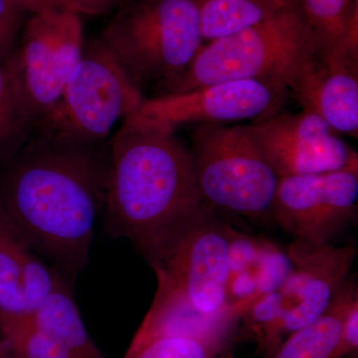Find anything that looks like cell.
Instances as JSON below:
<instances>
[{"label":"cell","mask_w":358,"mask_h":358,"mask_svg":"<svg viewBox=\"0 0 358 358\" xmlns=\"http://www.w3.org/2000/svg\"><path fill=\"white\" fill-rule=\"evenodd\" d=\"M357 294L355 281L348 280L326 312L308 326L289 334L270 358H343L341 345L343 320Z\"/></svg>","instance_id":"obj_16"},{"label":"cell","mask_w":358,"mask_h":358,"mask_svg":"<svg viewBox=\"0 0 358 358\" xmlns=\"http://www.w3.org/2000/svg\"><path fill=\"white\" fill-rule=\"evenodd\" d=\"M202 201L143 258L155 271V298L212 320H240L227 303L229 224Z\"/></svg>","instance_id":"obj_4"},{"label":"cell","mask_w":358,"mask_h":358,"mask_svg":"<svg viewBox=\"0 0 358 358\" xmlns=\"http://www.w3.org/2000/svg\"><path fill=\"white\" fill-rule=\"evenodd\" d=\"M126 0H67L68 7L79 15H105L119 8Z\"/></svg>","instance_id":"obj_26"},{"label":"cell","mask_w":358,"mask_h":358,"mask_svg":"<svg viewBox=\"0 0 358 358\" xmlns=\"http://www.w3.org/2000/svg\"><path fill=\"white\" fill-rule=\"evenodd\" d=\"M99 40L141 94L155 87L164 95L204 43L199 4L196 0H126Z\"/></svg>","instance_id":"obj_3"},{"label":"cell","mask_w":358,"mask_h":358,"mask_svg":"<svg viewBox=\"0 0 358 358\" xmlns=\"http://www.w3.org/2000/svg\"><path fill=\"white\" fill-rule=\"evenodd\" d=\"M289 92L301 110L319 115L339 134L357 138L358 40L315 53Z\"/></svg>","instance_id":"obj_13"},{"label":"cell","mask_w":358,"mask_h":358,"mask_svg":"<svg viewBox=\"0 0 358 358\" xmlns=\"http://www.w3.org/2000/svg\"><path fill=\"white\" fill-rule=\"evenodd\" d=\"M108 171L109 159L95 145L40 131L0 166V207L30 249L67 282L88 263Z\"/></svg>","instance_id":"obj_1"},{"label":"cell","mask_w":358,"mask_h":358,"mask_svg":"<svg viewBox=\"0 0 358 358\" xmlns=\"http://www.w3.org/2000/svg\"><path fill=\"white\" fill-rule=\"evenodd\" d=\"M249 128L280 178L358 169L357 152L313 113H278Z\"/></svg>","instance_id":"obj_11"},{"label":"cell","mask_w":358,"mask_h":358,"mask_svg":"<svg viewBox=\"0 0 358 358\" xmlns=\"http://www.w3.org/2000/svg\"><path fill=\"white\" fill-rule=\"evenodd\" d=\"M24 319L76 358H106L87 331L65 279L61 280L44 303Z\"/></svg>","instance_id":"obj_17"},{"label":"cell","mask_w":358,"mask_h":358,"mask_svg":"<svg viewBox=\"0 0 358 358\" xmlns=\"http://www.w3.org/2000/svg\"><path fill=\"white\" fill-rule=\"evenodd\" d=\"M28 248L0 207V319L26 317L21 272Z\"/></svg>","instance_id":"obj_21"},{"label":"cell","mask_w":358,"mask_h":358,"mask_svg":"<svg viewBox=\"0 0 358 358\" xmlns=\"http://www.w3.org/2000/svg\"><path fill=\"white\" fill-rule=\"evenodd\" d=\"M143 100L102 42L93 40L85 45L57 103L33 131L96 145L119 120L138 112Z\"/></svg>","instance_id":"obj_7"},{"label":"cell","mask_w":358,"mask_h":358,"mask_svg":"<svg viewBox=\"0 0 358 358\" xmlns=\"http://www.w3.org/2000/svg\"><path fill=\"white\" fill-rule=\"evenodd\" d=\"M358 169L280 178L271 221L303 243H331L357 215Z\"/></svg>","instance_id":"obj_9"},{"label":"cell","mask_w":358,"mask_h":358,"mask_svg":"<svg viewBox=\"0 0 358 358\" xmlns=\"http://www.w3.org/2000/svg\"><path fill=\"white\" fill-rule=\"evenodd\" d=\"M313 56L310 27L296 0L259 24L205 42L164 95L238 80L275 82L289 91Z\"/></svg>","instance_id":"obj_5"},{"label":"cell","mask_w":358,"mask_h":358,"mask_svg":"<svg viewBox=\"0 0 358 358\" xmlns=\"http://www.w3.org/2000/svg\"><path fill=\"white\" fill-rule=\"evenodd\" d=\"M192 155L201 199L222 214L271 221L280 178L246 126L200 124Z\"/></svg>","instance_id":"obj_6"},{"label":"cell","mask_w":358,"mask_h":358,"mask_svg":"<svg viewBox=\"0 0 358 358\" xmlns=\"http://www.w3.org/2000/svg\"><path fill=\"white\" fill-rule=\"evenodd\" d=\"M317 54L358 38V0H299Z\"/></svg>","instance_id":"obj_19"},{"label":"cell","mask_w":358,"mask_h":358,"mask_svg":"<svg viewBox=\"0 0 358 358\" xmlns=\"http://www.w3.org/2000/svg\"><path fill=\"white\" fill-rule=\"evenodd\" d=\"M64 279L54 268H49L33 250H26L21 272V288L26 317L34 313Z\"/></svg>","instance_id":"obj_23"},{"label":"cell","mask_w":358,"mask_h":358,"mask_svg":"<svg viewBox=\"0 0 358 358\" xmlns=\"http://www.w3.org/2000/svg\"><path fill=\"white\" fill-rule=\"evenodd\" d=\"M29 13L13 0H0V60L10 55Z\"/></svg>","instance_id":"obj_24"},{"label":"cell","mask_w":358,"mask_h":358,"mask_svg":"<svg viewBox=\"0 0 358 358\" xmlns=\"http://www.w3.org/2000/svg\"><path fill=\"white\" fill-rule=\"evenodd\" d=\"M13 1L16 2V3H17L18 6H21V1H22V0H13ZM21 7H22V6H21ZM24 10H25V9H24Z\"/></svg>","instance_id":"obj_28"},{"label":"cell","mask_w":358,"mask_h":358,"mask_svg":"<svg viewBox=\"0 0 358 358\" xmlns=\"http://www.w3.org/2000/svg\"><path fill=\"white\" fill-rule=\"evenodd\" d=\"M0 353H1V341H0Z\"/></svg>","instance_id":"obj_29"},{"label":"cell","mask_w":358,"mask_h":358,"mask_svg":"<svg viewBox=\"0 0 358 358\" xmlns=\"http://www.w3.org/2000/svg\"><path fill=\"white\" fill-rule=\"evenodd\" d=\"M358 348V294L353 299L343 320L341 336V357L353 355Z\"/></svg>","instance_id":"obj_25"},{"label":"cell","mask_w":358,"mask_h":358,"mask_svg":"<svg viewBox=\"0 0 358 358\" xmlns=\"http://www.w3.org/2000/svg\"><path fill=\"white\" fill-rule=\"evenodd\" d=\"M203 201L189 150L173 127L136 112L112 141L105 231L147 255Z\"/></svg>","instance_id":"obj_2"},{"label":"cell","mask_w":358,"mask_h":358,"mask_svg":"<svg viewBox=\"0 0 358 358\" xmlns=\"http://www.w3.org/2000/svg\"><path fill=\"white\" fill-rule=\"evenodd\" d=\"M21 6L29 14L70 10L67 0H22Z\"/></svg>","instance_id":"obj_27"},{"label":"cell","mask_w":358,"mask_h":358,"mask_svg":"<svg viewBox=\"0 0 358 358\" xmlns=\"http://www.w3.org/2000/svg\"><path fill=\"white\" fill-rule=\"evenodd\" d=\"M288 90L275 82L238 80L180 94L145 99L138 113L171 127L268 119L282 107Z\"/></svg>","instance_id":"obj_12"},{"label":"cell","mask_w":358,"mask_h":358,"mask_svg":"<svg viewBox=\"0 0 358 358\" xmlns=\"http://www.w3.org/2000/svg\"><path fill=\"white\" fill-rule=\"evenodd\" d=\"M205 42L259 24L296 0H196Z\"/></svg>","instance_id":"obj_18"},{"label":"cell","mask_w":358,"mask_h":358,"mask_svg":"<svg viewBox=\"0 0 358 358\" xmlns=\"http://www.w3.org/2000/svg\"><path fill=\"white\" fill-rule=\"evenodd\" d=\"M236 336L176 322H141L124 358H233Z\"/></svg>","instance_id":"obj_15"},{"label":"cell","mask_w":358,"mask_h":358,"mask_svg":"<svg viewBox=\"0 0 358 358\" xmlns=\"http://www.w3.org/2000/svg\"><path fill=\"white\" fill-rule=\"evenodd\" d=\"M229 277L227 303L241 317L257 299L281 288L294 264L288 252L266 238L228 228Z\"/></svg>","instance_id":"obj_14"},{"label":"cell","mask_w":358,"mask_h":358,"mask_svg":"<svg viewBox=\"0 0 358 358\" xmlns=\"http://www.w3.org/2000/svg\"><path fill=\"white\" fill-rule=\"evenodd\" d=\"M84 46L79 14L63 10L28 15L7 62L34 127L57 103Z\"/></svg>","instance_id":"obj_8"},{"label":"cell","mask_w":358,"mask_h":358,"mask_svg":"<svg viewBox=\"0 0 358 358\" xmlns=\"http://www.w3.org/2000/svg\"><path fill=\"white\" fill-rule=\"evenodd\" d=\"M288 253L294 270L281 288L270 293L275 308V327L268 355L289 334L326 312L334 296L348 282L355 259L352 246L313 245L294 240Z\"/></svg>","instance_id":"obj_10"},{"label":"cell","mask_w":358,"mask_h":358,"mask_svg":"<svg viewBox=\"0 0 358 358\" xmlns=\"http://www.w3.org/2000/svg\"><path fill=\"white\" fill-rule=\"evenodd\" d=\"M34 122L7 58L0 60V166L27 143Z\"/></svg>","instance_id":"obj_20"},{"label":"cell","mask_w":358,"mask_h":358,"mask_svg":"<svg viewBox=\"0 0 358 358\" xmlns=\"http://www.w3.org/2000/svg\"><path fill=\"white\" fill-rule=\"evenodd\" d=\"M0 358H76L30 326L24 317L0 319Z\"/></svg>","instance_id":"obj_22"}]
</instances>
